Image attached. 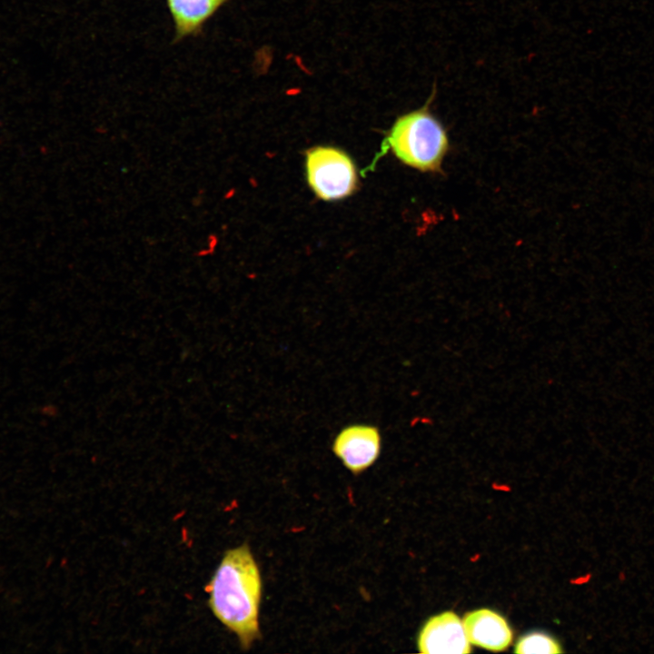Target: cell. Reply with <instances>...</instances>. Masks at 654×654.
I'll return each instance as SVG.
<instances>
[{"label": "cell", "mask_w": 654, "mask_h": 654, "mask_svg": "<svg viewBox=\"0 0 654 654\" xmlns=\"http://www.w3.org/2000/svg\"><path fill=\"white\" fill-rule=\"evenodd\" d=\"M469 641L492 651L507 649L512 640V631L499 613L481 609L471 611L462 620Z\"/></svg>", "instance_id": "cell-6"}, {"label": "cell", "mask_w": 654, "mask_h": 654, "mask_svg": "<svg viewBox=\"0 0 654 654\" xmlns=\"http://www.w3.org/2000/svg\"><path fill=\"white\" fill-rule=\"evenodd\" d=\"M514 651L520 654L561 652L559 643L549 635L541 632L529 633L520 639Z\"/></svg>", "instance_id": "cell-8"}, {"label": "cell", "mask_w": 654, "mask_h": 654, "mask_svg": "<svg viewBox=\"0 0 654 654\" xmlns=\"http://www.w3.org/2000/svg\"><path fill=\"white\" fill-rule=\"evenodd\" d=\"M401 115L393 124L382 144L391 148L403 164L422 172H440L450 149L446 130L429 110V104Z\"/></svg>", "instance_id": "cell-2"}, {"label": "cell", "mask_w": 654, "mask_h": 654, "mask_svg": "<svg viewBox=\"0 0 654 654\" xmlns=\"http://www.w3.org/2000/svg\"><path fill=\"white\" fill-rule=\"evenodd\" d=\"M382 437L377 427L352 424L336 435L332 451L343 466L353 474H360L379 458Z\"/></svg>", "instance_id": "cell-4"}, {"label": "cell", "mask_w": 654, "mask_h": 654, "mask_svg": "<svg viewBox=\"0 0 654 654\" xmlns=\"http://www.w3.org/2000/svg\"><path fill=\"white\" fill-rule=\"evenodd\" d=\"M262 588L260 570L247 544L224 553L207 586L213 615L237 636L243 649L260 637Z\"/></svg>", "instance_id": "cell-1"}, {"label": "cell", "mask_w": 654, "mask_h": 654, "mask_svg": "<svg viewBox=\"0 0 654 654\" xmlns=\"http://www.w3.org/2000/svg\"><path fill=\"white\" fill-rule=\"evenodd\" d=\"M306 173L315 194L326 201L342 199L356 189L355 165L347 154L337 148L310 149L306 153Z\"/></svg>", "instance_id": "cell-3"}, {"label": "cell", "mask_w": 654, "mask_h": 654, "mask_svg": "<svg viewBox=\"0 0 654 654\" xmlns=\"http://www.w3.org/2000/svg\"><path fill=\"white\" fill-rule=\"evenodd\" d=\"M417 646L419 651L425 654H466L471 651L463 622L452 611L431 617L418 635Z\"/></svg>", "instance_id": "cell-5"}, {"label": "cell", "mask_w": 654, "mask_h": 654, "mask_svg": "<svg viewBox=\"0 0 654 654\" xmlns=\"http://www.w3.org/2000/svg\"><path fill=\"white\" fill-rule=\"evenodd\" d=\"M230 0H167L175 37L182 39L196 35L203 24Z\"/></svg>", "instance_id": "cell-7"}]
</instances>
